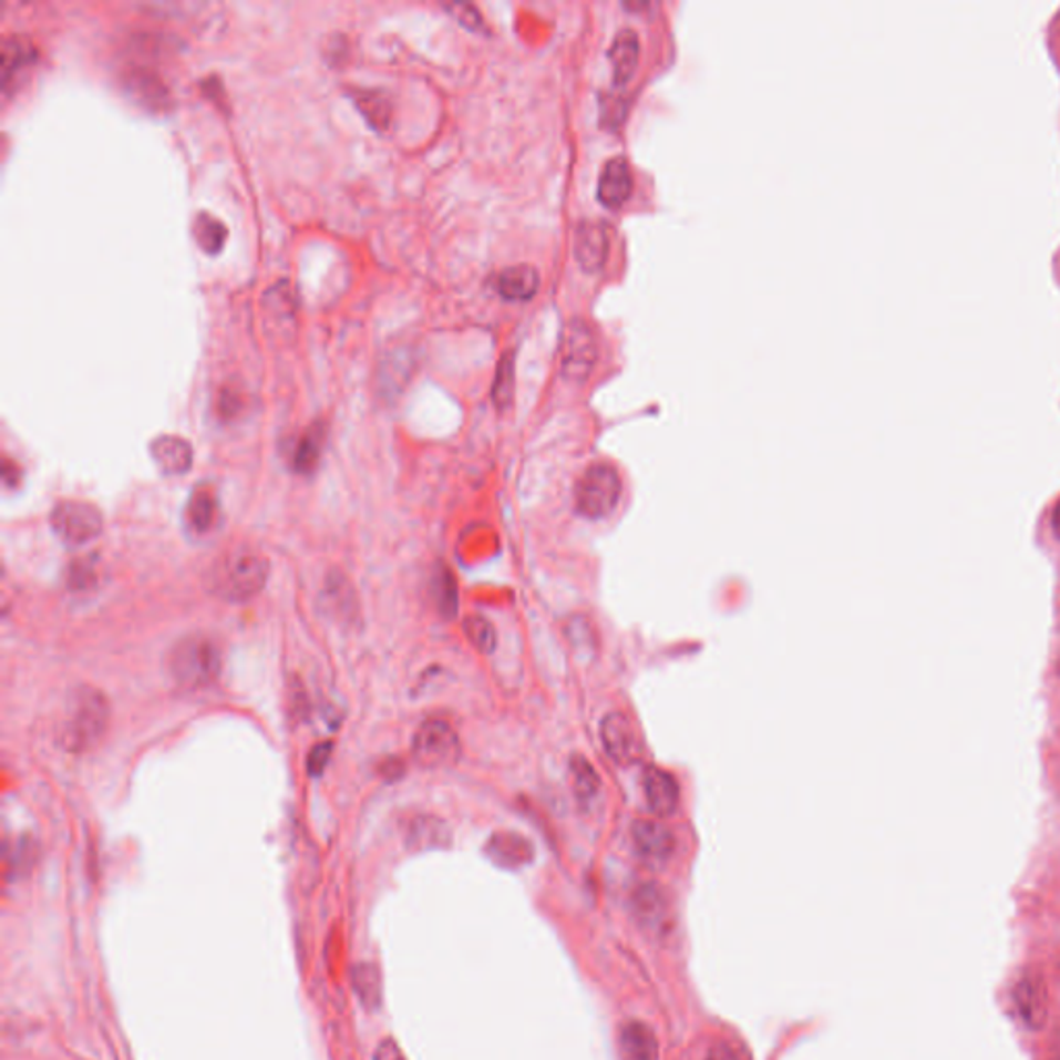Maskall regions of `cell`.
<instances>
[{"label":"cell","instance_id":"1","mask_svg":"<svg viewBox=\"0 0 1060 1060\" xmlns=\"http://www.w3.org/2000/svg\"><path fill=\"white\" fill-rule=\"evenodd\" d=\"M269 564L266 555L254 547L238 545L222 554L209 568V588L224 601L243 603L254 599L268 583Z\"/></svg>","mask_w":1060,"mask_h":1060},{"label":"cell","instance_id":"2","mask_svg":"<svg viewBox=\"0 0 1060 1060\" xmlns=\"http://www.w3.org/2000/svg\"><path fill=\"white\" fill-rule=\"evenodd\" d=\"M111 707L109 700L94 688L75 690L59 725V740L69 752H85L97 744L109 728Z\"/></svg>","mask_w":1060,"mask_h":1060},{"label":"cell","instance_id":"3","mask_svg":"<svg viewBox=\"0 0 1060 1060\" xmlns=\"http://www.w3.org/2000/svg\"><path fill=\"white\" fill-rule=\"evenodd\" d=\"M222 671V655L216 642L206 636H187L178 640L168 655V673L183 690H206L214 686Z\"/></svg>","mask_w":1060,"mask_h":1060},{"label":"cell","instance_id":"4","mask_svg":"<svg viewBox=\"0 0 1060 1060\" xmlns=\"http://www.w3.org/2000/svg\"><path fill=\"white\" fill-rule=\"evenodd\" d=\"M619 497H621V478L616 466L607 462H597L588 466L574 491L576 510L588 521H601L609 514H614L618 507Z\"/></svg>","mask_w":1060,"mask_h":1060},{"label":"cell","instance_id":"5","mask_svg":"<svg viewBox=\"0 0 1060 1060\" xmlns=\"http://www.w3.org/2000/svg\"><path fill=\"white\" fill-rule=\"evenodd\" d=\"M412 754L425 769L450 766L460 757L459 733L443 719H429L414 733Z\"/></svg>","mask_w":1060,"mask_h":1060},{"label":"cell","instance_id":"6","mask_svg":"<svg viewBox=\"0 0 1060 1060\" xmlns=\"http://www.w3.org/2000/svg\"><path fill=\"white\" fill-rule=\"evenodd\" d=\"M50 524L54 535L71 547H81L95 537H100L104 528L102 512L85 502H61L52 510Z\"/></svg>","mask_w":1060,"mask_h":1060},{"label":"cell","instance_id":"7","mask_svg":"<svg viewBox=\"0 0 1060 1060\" xmlns=\"http://www.w3.org/2000/svg\"><path fill=\"white\" fill-rule=\"evenodd\" d=\"M597 363V340L593 328L585 319L574 317L564 330L562 338V373L574 383L583 381L593 373Z\"/></svg>","mask_w":1060,"mask_h":1060},{"label":"cell","instance_id":"8","mask_svg":"<svg viewBox=\"0 0 1060 1060\" xmlns=\"http://www.w3.org/2000/svg\"><path fill=\"white\" fill-rule=\"evenodd\" d=\"M601 742L607 757L618 764H634L645 752L642 735L626 712H609L603 719Z\"/></svg>","mask_w":1060,"mask_h":1060},{"label":"cell","instance_id":"9","mask_svg":"<svg viewBox=\"0 0 1060 1060\" xmlns=\"http://www.w3.org/2000/svg\"><path fill=\"white\" fill-rule=\"evenodd\" d=\"M123 85L145 111L166 112L173 104L168 85L159 78L158 71L147 64H128L123 73Z\"/></svg>","mask_w":1060,"mask_h":1060},{"label":"cell","instance_id":"10","mask_svg":"<svg viewBox=\"0 0 1060 1060\" xmlns=\"http://www.w3.org/2000/svg\"><path fill=\"white\" fill-rule=\"evenodd\" d=\"M630 909L638 926L652 934L669 930L671 924V907L661 886L657 883H642L634 888L630 897Z\"/></svg>","mask_w":1060,"mask_h":1060},{"label":"cell","instance_id":"11","mask_svg":"<svg viewBox=\"0 0 1060 1060\" xmlns=\"http://www.w3.org/2000/svg\"><path fill=\"white\" fill-rule=\"evenodd\" d=\"M632 843L636 854L640 855L647 864L659 866L671 860L676 854V835L659 821H636L632 824Z\"/></svg>","mask_w":1060,"mask_h":1060},{"label":"cell","instance_id":"12","mask_svg":"<svg viewBox=\"0 0 1060 1060\" xmlns=\"http://www.w3.org/2000/svg\"><path fill=\"white\" fill-rule=\"evenodd\" d=\"M609 255V233L599 220H585L578 224L574 233V257L578 266L595 274L605 266Z\"/></svg>","mask_w":1060,"mask_h":1060},{"label":"cell","instance_id":"13","mask_svg":"<svg viewBox=\"0 0 1060 1060\" xmlns=\"http://www.w3.org/2000/svg\"><path fill=\"white\" fill-rule=\"evenodd\" d=\"M1015 1007L1023 1023L1031 1029H1040L1048 1019V990L1046 981L1038 974H1026L1015 986Z\"/></svg>","mask_w":1060,"mask_h":1060},{"label":"cell","instance_id":"14","mask_svg":"<svg viewBox=\"0 0 1060 1060\" xmlns=\"http://www.w3.org/2000/svg\"><path fill=\"white\" fill-rule=\"evenodd\" d=\"M642 790L650 812L667 819L680 806V785L676 776L659 766H649L642 775Z\"/></svg>","mask_w":1060,"mask_h":1060},{"label":"cell","instance_id":"15","mask_svg":"<svg viewBox=\"0 0 1060 1060\" xmlns=\"http://www.w3.org/2000/svg\"><path fill=\"white\" fill-rule=\"evenodd\" d=\"M632 193V173L626 158H611L603 166L597 195L603 206L621 207Z\"/></svg>","mask_w":1060,"mask_h":1060},{"label":"cell","instance_id":"16","mask_svg":"<svg viewBox=\"0 0 1060 1060\" xmlns=\"http://www.w3.org/2000/svg\"><path fill=\"white\" fill-rule=\"evenodd\" d=\"M152 459L164 475H185L193 464V447L176 435H159L150 445Z\"/></svg>","mask_w":1060,"mask_h":1060},{"label":"cell","instance_id":"17","mask_svg":"<svg viewBox=\"0 0 1060 1060\" xmlns=\"http://www.w3.org/2000/svg\"><path fill=\"white\" fill-rule=\"evenodd\" d=\"M38 52L32 42L25 35H7L2 40V94L4 97L11 94V85L16 83V78L28 69L30 64L35 63Z\"/></svg>","mask_w":1060,"mask_h":1060},{"label":"cell","instance_id":"18","mask_svg":"<svg viewBox=\"0 0 1060 1060\" xmlns=\"http://www.w3.org/2000/svg\"><path fill=\"white\" fill-rule=\"evenodd\" d=\"M218 516H220V504H218L216 490L209 485L195 487L185 512V521L191 531L195 535H207L218 524Z\"/></svg>","mask_w":1060,"mask_h":1060},{"label":"cell","instance_id":"19","mask_svg":"<svg viewBox=\"0 0 1060 1060\" xmlns=\"http://www.w3.org/2000/svg\"><path fill=\"white\" fill-rule=\"evenodd\" d=\"M619 1052L624 1060H659V1040L642 1021H630L619 1031Z\"/></svg>","mask_w":1060,"mask_h":1060},{"label":"cell","instance_id":"20","mask_svg":"<svg viewBox=\"0 0 1060 1060\" xmlns=\"http://www.w3.org/2000/svg\"><path fill=\"white\" fill-rule=\"evenodd\" d=\"M640 59V40L634 30H621L609 48V61L614 66V83L621 88L632 80Z\"/></svg>","mask_w":1060,"mask_h":1060},{"label":"cell","instance_id":"21","mask_svg":"<svg viewBox=\"0 0 1060 1060\" xmlns=\"http://www.w3.org/2000/svg\"><path fill=\"white\" fill-rule=\"evenodd\" d=\"M347 94L371 127L375 131H388L390 128L392 102H390L388 95L380 90H369V88H349Z\"/></svg>","mask_w":1060,"mask_h":1060},{"label":"cell","instance_id":"22","mask_svg":"<svg viewBox=\"0 0 1060 1060\" xmlns=\"http://www.w3.org/2000/svg\"><path fill=\"white\" fill-rule=\"evenodd\" d=\"M487 855L500 866L518 868L533 860V845L516 833H500L487 843Z\"/></svg>","mask_w":1060,"mask_h":1060},{"label":"cell","instance_id":"23","mask_svg":"<svg viewBox=\"0 0 1060 1060\" xmlns=\"http://www.w3.org/2000/svg\"><path fill=\"white\" fill-rule=\"evenodd\" d=\"M495 288L506 301H528L538 290L537 269L531 266L504 269L495 280Z\"/></svg>","mask_w":1060,"mask_h":1060},{"label":"cell","instance_id":"24","mask_svg":"<svg viewBox=\"0 0 1060 1060\" xmlns=\"http://www.w3.org/2000/svg\"><path fill=\"white\" fill-rule=\"evenodd\" d=\"M323 440H326V428H323V423H313V425L307 429L301 438H299L297 447H295V452H292V469H295L299 475H311V473L316 471L319 459H321Z\"/></svg>","mask_w":1060,"mask_h":1060},{"label":"cell","instance_id":"25","mask_svg":"<svg viewBox=\"0 0 1060 1060\" xmlns=\"http://www.w3.org/2000/svg\"><path fill=\"white\" fill-rule=\"evenodd\" d=\"M570 781L574 795L580 802H590L597 793L601 792V776L593 766V762H588L580 754H574L570 759Z\"/></svg>","mask_w":1060,"mask_h":1060},{"label":"cell","instance_id":"26","mask_svg":"<svg viewBox=\"0 0 1060 1060\" xmlns=\"http://www.w3.org/2000/svg\"><path fill=\"white\" fill-rule=\"evenodd\" d=\"M193 237H195L199 249L204 254L216 255L220 254L222 247L228 238V230L218 218H214L207 212H202V214L195 216V222H193Z\"/></svg>","mask_w":1060,"mask_h":1060},{"label":"cell","instance_id":"27","mask_svg":"<svg viewBox=\"0 0 1060 1060\" xmlns=\"http://www.w3.org/2000/svg\"><path fill=\"white\" fill-rule=\"evenodd\" d=\"M352 986L367 1009H378L381 1000V981L378 967L361 964L352 969Z\"/></svg>","mask_w":1060,"mask_h":1060},{"label":"cell","instance_id":"28","mask_svg":"<svg viewBox=\"0 0 1060 1060\" xmlns=\"http://www.w3.org/2000/svg\"><path fill=\"white\" fill-rule=\"evenodd\" d=\"M433 597L445 618H452L459 611V588L452 572L442 568L433 578Z\"/></svg>","mask_w":1060,"mask_h":1060},{"label":"cell","instance_id":"29","mask_svg":"<svg viewBox=\"0 0 1060 1060\" xmlns=\"http://www.w3.org/2000/svg\"><path fill=\"white\" fill-rule=\"evenodd\" d=\"M464 634L471 640V645L483 655H491L497 647V634L490 619L481 616H471L464 621Z\"/></svg>","mask_w":1060,"mask_h":1060},{"label":"cell","instance_id":"30","mask_svg":"<svg viewBox=\"0 0 1060 1060\" xmlns=\"http://www.w3.org/2000/svg\"><path fill=\"white\" fill-rule=\"evenodd\" d=\"M512 390H514V359L512 354H504L493 383V402L497 404V409H506L512 400Z\"/></svg>","mask_w":1060,"mask_h":1060},{"label":"cell","instance_id":"31","mask_svg":"<svg viewBox=\"0 0 1060 1060\" xmlns=\"http://www.w3.org/2000/svg\"><path fill=\"white\" fill-rule=\"evenodd\" d=\"M409 837L414 847H438L445 837V831L442 823H438L435 819H419L416 823H412Z\"/></svg>","mask_w":1060,"mask_h":1060},{"label":"cell","instance_id":"32","mask_svg":"<svg viewBox=\"0 0 1060 1060\" xmlns=\"http://www.w3.org/2000/svg\"><path fill=\"white\" fill-rule=\"evenodd\" d=\"M445 11L452 13L454 19H459L460 23L469 30H481L483 28V17L478 13L475 4H464V2H456V4H445Z\"/></svg>","mask_w":1060,"mask_h":1060},{"label":"cell","instance_id":"33","mask_svg":"<svg viewBox=\"0 0 1060 1060\" xmlns=\"http://www.w3.org/2000/svg\"><path fill=\"white\" fill-rule=\"evenodd\" d=\"M240 411H243V398L237 390H233V388L222 390L220 398H218V412H220L222 419H235Z\"/></svg>","mask_w":1060,"mask_h":1060},{"label":"cell","instance_id":"34","mask_svg":"<svg viewBox=\"0 0 1060 1060\" xmlns=\"http://www.w3.org/2000/svg\"><path fill=\"white\" fill-rule=\"evenodd\" d=\"M704 1060H750V1057L745 1054L740 1046L719 1042V1044L712 1046L711 1050L707 1052Z\"/></svg>","mask_w":1060,"mask_h":1060},{"label":"cell","instance_id":"35","mask_svg":"<svg viewBox=\"0 0 1060 1060\" xmlns=\"http://www.w3.org/2000/svg\"><path fill=\"white\" fill-rule=\"evenodd\" d=\"M330 754H332V744L316 745V748L311 750V754H309V762H307L309 773H311V775H319V773L326 769V764H328V760H330Z\"/></svg>","mask_w":1060,"mask_h":1060},{"label":"cell","instance_id":"36","mask_svg":"<svg viewBox=\"0 0 1060 1060\" xmlns=\"http://www.w3.org/2000/svg\"><path fill=\"white\" fill-rule=\"evenodd\" d=\"M373 1060H406V1059H404V1054L400 1052V1048H398V1046L394 1044L392 1040H385V1042H381V1044L378 1046V1050H375V1054H373Z\"/></svg>","mask_w":1060,"mask_h":1060},{"label":"cell","instance_id":"37","mask_svg":"<svg viewBox=\"0 0 1060 1060\" xmlns=\"http://www.w3.org/2000/svg\"><path fill=\"white\" fill-rule=\"evenodd\" d=\"M202 90H204V94H206L209 100H214V102H222V100H224V85H222L220 78H216V75H212V78L202 81Z\"/></svg>","mask_w":1060,"mask_h":1060},{"label":"cell","instance_id":"38","mask_svg":"<svg viewBox=\"0 0 1060 1060\" xmlns=\"http://www.w3.org/2000/svg\"><path fill=\"white\" fill-rule=\"evenodd\" d=\"M1052 531H1054V535H1057V538L1060 541V500L1057 507H1054V512H1052Z\"/></svg>","mask_w":1060,"mask_h":1060}]
</instances>
